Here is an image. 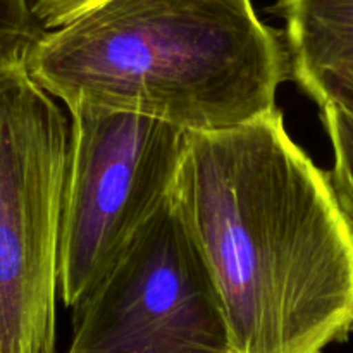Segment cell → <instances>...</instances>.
Wrapping results in <instances>:
<instances>
[{
  "label": "cell",
  "mask_w": 353,
  "mask_h": 353,
  "mask_svg": "<svg viewBox=\"0 0 353 353\" xmlns=\"http://www.w3.org/2000/svg\"><path fill=\"white\" fill-rule=\"evenodd\" d=\"M102 2L105 0H30L31 10L43 30L64 26Z\"/></svg>",
  "instance_id": "obj_9"
},
{
  "label": "cell",
  "mask_w": 353,
  "mask_h": 353,
  "mask_svg": "<svg viewBox=\"0 0 353 353\" xmlns=\"http://www.w3.org/2000/svg\"><path fill=\"white\" fill-rule=\"evenodd\" d=\"M71 116L59 245V293L74 309L169 199L188 131L123 110L79 105Z\"/></svg>",
  "instance_id": "obj_4"
},
{
  "label": "cell",
  "mask_w": 353,
  "mask_h": 353,
  "mask_svg": "<svg viewBox=\"0 0 353 353\" xmlns=\"http://www.w3.org/2000/svg\"><path fill=\"white\" fill-rule=\"evenodd\" d=\"M72 310L68 353H231L216 286L172 192Z\"/></svg>",
  "instance_id": "obj_5"
},
{
  "label": "cell",
  "mask_w": 353,
  "mask_h": 353,
  "mask_svg": "<svg viewBox=\"0 0 353 353\" xmlns=\"http://www.w3.org/2000/svg\"><path fill=\"white\" fill-rule=\"evenodd\" d=\"M71 123L23 59L0 61V353H55Z\"/></svg>",
  "instance_id": "obj_3"
},
{
  "label": "cell",
  "mask_w": 353,
  "mask_h": 353,
  "mask_svg": "<svg viewBox=\"0 0 353 353\" xmlns=\"http://www.w3.org/2000/svg\"><path fill=\"white\" fill-rule=\"evenodd\" d=\"M43 31L30 0H0V61L23 59Z\"/></svg>",
  "instance_id": "obj_8"
},
{
  "label": "cell",
  "mask_w": 353,
  "mask_h": 353,
  "mask_svg": "<svg viewBox=\"0 0 353 353\" xmlns=\"http://www.w3.org/2000/svg\"><path fill=\"white\" fill-rule=\"evenodd\" d=\"M321 119L333 147L331 179L345 212L353 223V110L336 105L321 107Z\"/></svg>",
  "instance_id": "obj_7"
},
{
  "label": "cell",
  "mask_w": 353,
  "mask_h": 353,
  "mask_svg": "<svg viewBox=\"0 0 353 353\" xmlns=\"http://www.w3.org/2000/svg\"><path fill=\"white\" fill-rule=\"evenodd\" d=\"M68 109L88 103L217 131L276 109L285 33L252 0H105L45 30L23 57Z\"/></svg>",
  "instance_id": "obj_2"
},
{
  "label": "cell",
  "mask_w": 353,
  "mask_h": 353,
  "mask_svg": "<svg viewBox=\"0 0 353 353\" xmlns=\"http://www.w3.org/2000/svg\"><path fill=\"white\" fill-rule=\"evenodd\" d=\"M290 76L321 107L353 110V0H278Z\"/></svg>",
  "instance_id": "obj_6"
},
{
  "label": "cell",
  "mask_w": 353,
  "mask_h": 353,
  "mask_svg": "<svg viewBox=\"0 0 353 353\" xmlns=\"http://www.w3.org/2000/svg\"><path fill=\"white\" fill-rule=\"evenodd\" d=\"M172 200L216 286L231 353H323L353 333V223L276 109L193 131Z\"/></svg>",
  "instance_id": "obj_1"
}]
</instances>
